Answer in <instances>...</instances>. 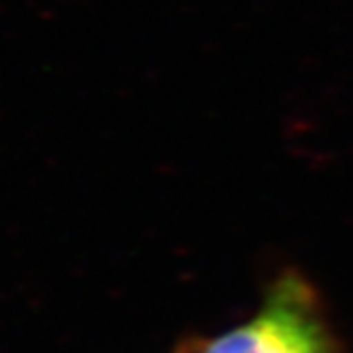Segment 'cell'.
<instances>
[{
    "instance_id": "7a4b0ae2",
    "label": "cell",
    "mask_w": 353,
    "mask_h": 353,
    "mask_svg": "<svg viewBox=\"0 0 353 353\" xmlns=\"http://www.w3.org/2000/svg\"><path fill=\"white\" fill-rule=\"evenodd\" d=\"M174 353H188V351H185V347H183V345H179V347H176V351H174Z\"/></svg>"
},
{
    "instance_id": "6da1fadb",
    "label": "cell",
    "mask_w": 353,
    "mask_h": 353,
    "mask_svg": "<svg viewBox=\"0 0 353 353\" xmlns=\"http://www.w3.org/2000/svg\"><path fill=\"white\" fill-rule=\"evenodd\" d=\"M181 345L188 353H347L319 290L296 268L272 276L245 321Z\"/></svg>"
}]
</instances>
